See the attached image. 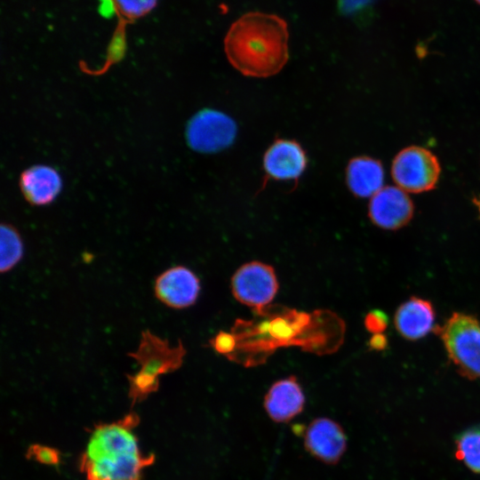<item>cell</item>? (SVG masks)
<instances>
[{"label": "cell", "mask_w": 480, "mask_h": 480, "mask_svg": "<svg viewBox=\"0 0 480 480\" xmlns=\"http://www.w3.org/2000/svg\"><path fill=\"white\" fill-rule=\"evenodd\" d=\"M286 22L275 14L248 12L235 21L224 40L228 61L246 76L268 77L286 64Z\"/></svg>", "instance_id": "6da1fadb"}, {"label": "cell", "mask_w": 480, "mask_h": 480, "mask_svg": "<svg viewBox=\"0 0 480 480\" xmlns=\"http://www.w3.org/2000/svg\"><path fill=\"white\" fill-rule=\"evenodd\" d=\"M139 416L131 412L117 420L92 429L79 460L86 480H141L143 470L154 462L142 453L135 428Z\"/></svg>", "instance_id": "7a4b0ae2"}, {"label": "cell", "mask_w": 480, "mask_h": 480, "mask_svg": "<svg viewBox=\"0 0 480 480\" xmlns=\"http://www.w3.org/2000/svg\"><path fill=\"white\" fill-rule=\"evenodd\" d=\"M186 354L180 340L171 347L168 340L161 339L150 331L141 332L138 348L128 353L140 365L135 374H126L129 397L132 404L140 402L159 388V376L179 369Z\"/></svg>", "instance_id": "3957f363"}, {"label": "cell", "mask_w": 480, "mask_h": 480, "mask_svg": "<svg viewBox=\"0 0 480 480\" xmlns=\"http://www.w3.org/2000/svg\"><path fill=\"white\" fill-rule=\"evenodd\" d=\"M436 332L459 373L480 380V321L470 314L453 312Z\"/></svg>", "instance_id": "277c9868"}, {"label": "cell", "mask_w": 480, "mask_h": 480, "mask_svg": "<svg viewBox=\"0 0 480 480\" xmlns=\"http://www.w3.org/2000/svg\"><path fill=\"white\" fill-rule=\"evenodd\" d=\"M441 174L436 156L420 146L401 149L393 158L391 176L397 187L407 193H423L436 188Z\"/></svg>", "instance_id": "5b68a950"}, {"label": "cell", "mask_w": 480, "mask_h": 480, "mask_svg": "<svg viewBox=\"0 0 480 480\" xmlns=\"http://www.w3.org/2000/svg\"><path fill=\"white\" fill-rule=\"evenodd\" d=\"M236 135L235 121L215 109L198 111L188 121L186 140L188 146L200 153H216L229 147Z\"/></svg>", "instance_id": "8992f818"}, {"label": "cell", "mask_w": 480, "mask_h": 480, "mask_svg": "<svg viewBox=\"0 0 480 480\" xmlns=\"http://www.w3.org/2000/svg\"><path fill=\"white\" fill-rule=\"evenodd\" d=\"M231 289L236 300L260 312L275 298L278 282L271 266L251 261L236 271Z\"/></svg>", "instance_id": "52a82bcc"}, {"label": "cell", "mask_w": 480, "mask_h": 480, "mask_svg": "<svg viewBox=\"0 0 480 480\" xmlns=\"http://www.w3.org/2000/svg\"><path fill=\"white\" fill-rule=\"evenodd\" d=\"M414 214V204L408 193L397 186H385L371 197L368 216L377 227L397 230L405 227Z\"/></svg>", "instance_id": "ba28073f"}, {"label": "cell", "mask_w": 480, "mask_h": 480, "mask_svg": "<svg viewBox=\"0 0 480 480\" xmlns=\"http://www.w3.org/2000/svg\"><path fill=\"white\" fill-rule=\"evenodd\" d=\"M305 450L315 459L328 464H337L347 449V436L335 420L316 418L303 430Z\"/></svg>", "instance_id": "9c48e42d"}, {"label": "cell", "mask_w": 480, "mask_h": 480, "mask_svg": "<svg viewBox=\"0 0 480 480\" xmlns=\"http://www.w3.org/2000/svg\"><path fill=\"white\" fill-rule=\"evenodd\" d=\"M200 280L184 266H175L161 273L155 281L156 299L169 308L180 309L192 306L200 292Z\"/></svg>", "instance_id": "30bf717a"}, {"label": "cell", "mask_w": 480, "mask_h": 480, "mask_svg": "<svg viewBox=\"0 0 480 480\" xmlns=\"http://www.w3.org/2000/svg\"><path fill=\"white\" fill-rule=\"evenodd\" d=\"M307 164L305 150L292 140H276L263 156V168L267 176L276 180L297 181Z\"/></svg>", "instance_id": "8fae6325"}, {"label": "cell", "mask_w": 480, "mask_h": 480, "mask_svg": "<svg viewBox=\"0 0 480 480\" xmlns=\"http://www.w3.org/2000/svg\"><path fill=\"white\" fill-rule=\"evenodd\" d=\"M305 403L302 387L294 376H289L271 385L264 397L263 406L273 421L286 423L303 411Z\"/></svg>", "instance_id": "7c38bea8"}, {"label": "cell", "mask_w": 480, "mask_h": 480, "mask_svg": "<svg viewBox=\"0 0 480 480\" xmlns=\"http://www.w3.org/2000/svg\"><path fill=\"white\" fill-rule=\"evenodd\" d=\"M19 186L23 197L29 204L44 206L56 200L62 190L63 181L54 167L48 164H35L20 173Z\"/></svg>", "instance_id": "4fadbf2b"}, {"label": "cell", "mask_w": 480, "mask_h": 480, "mask_svg": "<svg viewBox=\"0 0 480 480\" xmlns=\"http://www.w3.org/2000/svg\"><path fill=\"white\" fill-rule=\"evenodd\" d=\"M436 313L432 303L412 296L396 309L394 324L397 332L405 340H417L435 328Z\"/></svg>", "instance_id": "5bb4252c"}, {"label": "cell", "mask_w": 480, "mask_h": 480, "mask_svg": "<svg viewBox=\"0 0 480 480\" xmlns=\"http://www.w3.org/2000/svg\"><path fill=\"white\" fill-rule=\"evenodd\" d=\"M385 173L380 160L367 156L350 159L346 170L349 190L357 197H372L383 188Z\"/></svg>", "instance_id": "9a60e30c"}, {"label": "cell", "mask_w": 480, "mask_h": 480, "mask_svg": "<svg viewBox=\"0 0 480 480\" xmlns=\"http://www.w3.org/2000/svg\"><path fill=\"white\" fill-rule=\"evenodd\" d=\"M1 273L13 268L22 259L24 246L20 233L12 225L2 223L0 229Z\"/></svg>", "instance_id": "2e32d148"}, {"label": "cell", "mask_w": 480, "mask_h": 480, "mask_svg": "<svg viewBox=\"0 0 480 480\" xmlns=\"http://www.w3.org/2000/svg\"><path fill=\"white\" fill-rule=\"evenodd\" d=\"M456 455L472 471L480 473V428H470L459 436Z\"/></svg>", "instance_id": "e0dca14e"}, {"label": "cell", "mask_w": 480, "mask_h": 480, "mask_svg": "<svg viewBox=\"0 0 480 480\" xmlns=\"http://www.w3.org/2000/svg\"><path fill=\"white\" fill-rule=\"evenodd\" d=\"M116 10L126 20H136L147 15L156 5L157 0H113Z\"/></svg>", "instance_id": "ac0fdd59"}, {"label": "cell", "mask_w": 480, "mask_h": 480, "mask_svg": "<svg viewBox=\"0 0 480 480\" xmlns=\"http://www.w3.org/2000/svg\"><path fill=\"white\" fill-rule=\"evenodd\" d=\"M28 457L45 465H57L60 462V452L50 446L34 444L28 450Z\"/></svg>", "instance_id": "d6986e66"}, {"label": "cell", "mask_w": 480, "mask_h": 480, "mask_svg": "<svg viewBox=\"0 0 480 480\" xmlns=\"http://www.w3.org/2000/svg\"><path fill=\"white\" fill-rule=\"evenodd\" d=\"M364 327L372 334L383 333L388 324V318L385 312L380 309L369 311L364 320Z\"/></svg>", "instance_id": "ffe728a7"}, {"label": "cell", "mask_w": 480, "mask_h": 480, "mask_svg": "<svg viewBox=\"0 0 480 480\" xmlns=\"http://www.w3.org/2000/svg\"><path fill=\"white\" fill-rule=\"evenodd\" d=\"M212 346L213 348L221 354H228L232 352L236 347V338L233 334L220 332L212 340Z\"/></svg>", "instance_id": "44dd1931"}, {"label": "cell", "mask_w": 480, "mask_h": 480, "mask_svg": "<svg viewBox=\"0 0 480 480\" xmlns=\"http://www.w3.org/2000/svg\"><path fill=\"white\" fill-rule=\"evenodd\" d=\"M368 345L372 350H384L388 347L387 336L384 333H374L370 338Z\"/></svg>", "instance_id": "7402d4cb"}, {"label": "cell", "mask_w": 480, "mask_h": 480, "mask_svg": "<svg viewBox=\"0 0 480 480\" xmlns=\"http://www.w3.org/2000/svg\"><path fill=\"white\" fill-rule=\"evenodd\" d=\"M473 204L477 207L479 217H480V196L479 197H474L472 199Z\"/></svg>", "instance_id": "603a6c76"}, {"label": "cell", "mask_w": 480, "mask_h": 480, "mask_svg": "<svg viewBox=\"0 0 480 480\" xmlns=\"http://www.w3.org/2000/svg\"><path fill=\"white\" fill-rule=\"evenodd\" d=\"M476 1L480 4V0H476Z\"/></svg>", "instance_id": "cb8c5ba5"}]
</instances>
